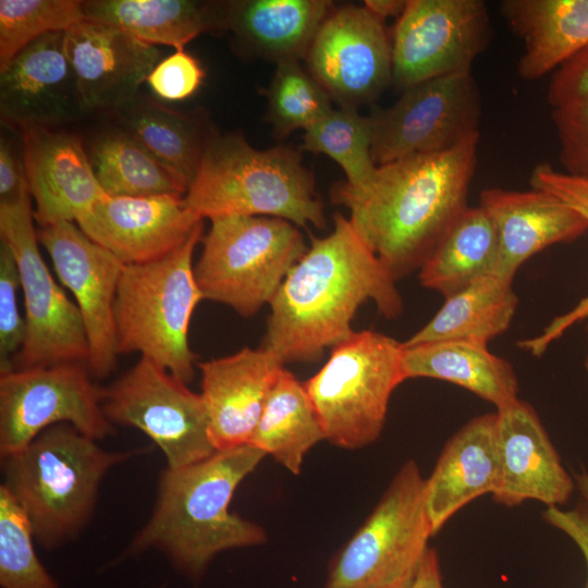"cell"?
Returning a JSON list of instances; mask_svg holds the SVG:
<instances>
[{
	"mask_svg": "<svg viewBox=\"0 0 588 588\" xmlns=\"http://www.w3.org/2000/svg\"><path fill=\"white\" fill-rule=\"evenodd\" d=\"M383 20L363 5L329 13L306 59L309 73L338 101L357 109L392 83V47Z\"/></svg>",
	"mask_w": 588,
	"mask_h": 588,
	"instance_id": "obj_15",
	"label": "cell"
},
{
	"mask_svg": "<svg viewBox=\"0 0 588 588\" xmlns=\"http://www.w3.org/2000/svg\"><path fill=\"white\" fill-rule=\"evenodd\" d=\"M64 33L36 39L0 70L1 120L14 126L47 127L87 113L64 48Z\"/></svg>",
	"mask_w": 588,
	"mask_h": 588,
	"instance_id": "obj_18",
	"label": "cell"
},
{
	"mask_svg": "<svg viewBox=\"0 0 588 588\" xmlns=\"http://www.w3.org/2000/svg\"><path fill=\"white\" fill-rule=\"evenodd\" d=\"M85 20L115 27L149 45L184 50L197 36L225 29V2L88 0Z\"/></svg>",
	"mask_w": 588,
	"mask_h": 588,
	"instance_id": "obj_27",
	"label": "cell"
},
{
	"mask_svg": "<svg viewBox=\"0 0 588 588\" xmlns=\"http://www.w3.org/2000/svg\"><path fill=\"white\" fill-rule=\"evenodd\" d=\"M409 588H444L438 553L429 548L412 579Z\"/></svg>",
	"mask_w": 588,
	"mask_h": 588,
	"instance_id": "obj_45",
	"label": "cell"
},
{
	"mask_svg": "<svg viewBox=\"0 0 588 588\" xmlns=\"http://www.w3.org/2000/svg\"><path fill=\"white\" fill-rule=\"evenodd\" d=\"M500 12L524 42V79L542 77L588 46V0H504Z\"/></svg>",
	"mask_w": 588,
	"mask_h": 588,
	"instance_id": "obj_25",
	"label": "cell"
},
{
	"mask_svg": "<svg viewBox=\"0 0 588 588\" xmlns=\"http://www.w3.org/2000/svg\"><path fill=\"white\" fill-rule=\"evenodd\" d=\"M333 231L313 238L270 303L261 348L287 363H313L353 334L360 305L372 301L388 319L403 301L395 280L364 243L350 220L333 216Z\"/></svg>",
	"mask_w": 588,
	"mask_h": 588,
	"instance_id": "obj_1",
	"label": "cell"
},
{
	"mask_svg": "<svg viewBox=\"0 0 588 588\" xmlns=\"http://www.w3.org/2000/svg\"><path fill=\"white\" fill-rule=\"evenodd\" d=\"M211 442L217 451L249 444L269 390L284 365L261 347L198 364Z\"/></svg>",
	"mask_w": 588,
	"mask_h": 588,
	"instance_id": "obj_23",
	"label": "cell"
},
{
	"mask_svg": "<svg viewBox=\"0 0 588 588\" xmlns=\"http://www.w3.org/2000/svg\"><path fill=\"white\" fill-rule=\"evenodd\" d=\"M267 97L268 119L278 137L308 128L332 109L328 91L298 61L277 63Z\"/></svg>",
	"mask_w": 588,
	"mask_h": 588,
	"instance_id": "obj_36",
	"label": "cell"
},
{
	"mask_svg": "<svg viewBox=\"0 0 588 588\" xmlns=\"http://www.w3.org/2000/svg\"><path fill=\"white\" fill-rule=\"evenodd\" d=\"M204 76L205 71L196 58L176 50L156 65L147 84L159 98L179 101L195 94Z\"/></svg>",
	"mask_w": 588,
	"mask_h": 588,
	"instance_id": "obj_41",
	"label": "cell"
},
{
	"mask_svg": "<svg viewBox=\"0 0 588 588\" xmlns=\"http://www.w3.org/2000/svg\"><path fill=\"white\" fill-rule=\"evenodd\" d=\"M186 384L140 357L103 389L105 414L112 424L134 427L148 436L163 452L168 467L197 463L217 450L201 394Z\"/></svg>",
	"mask_w": 588,
	"mask_h": 588,
	"instance_id": "obj_13",
	"label": "cell"
},
{
	"mask_svg": "<svg viewBox=\"0 0 588 588\" xmlns=\"http://www.w3.org/2000/svg\"><path fill=\"white\" fill-rule=\"evenodd\" d=\"M413 577L408 578V579H405V580H402L400 583H396V584H394L392 586H389L387 588H409Z\"/></svg>",
	"mask_w": 588,
	"mask_h": 588,
	"instance_id": "obj_47",
	"label": "cell"
},
{
	"mask_svg": "<svg viewBox=\"0 0 588 588\" xmlns=\"http://www.w3.org/2000/svg\"><path fill=\"white\" fill-rule=\"evenodd\" d=\"M103 389L82 364H59L0 372L1 458L27 446L41 431L69 424L98 441L114 432Z\"/></svg>",
	"mask_w": 588,
	"mask_h": 588,
	"instance_id": "obj_12",
	"label": "cell"
},
{
	"mask_svg": "<svg viewBox=\"0 0 588 588\" xmlns=\"http://www.w3.org/2000/svg\"><path fill=\"white\" fill-rule=\"evenodd\" d=\"M23 162L40 226L76 222L109 197L99 184L82 139L48 127L22 128Z\"/></svg>",
	"mask_w": 588,
	"mask_h": 588,
	"instance_id": "obj_21",
	"label": "cell"
},
{
	"mask_svg": "<svg viewBox=\"0 0 588 588\" xmlns=\"http://www.w3.org/2000/svg\"><path fill=\"white\" fill-rule=\"evenodd\" d=\"M529 183L534 189H541L558 197L588 221V180L558 171L549 163H540L531 171ZM585 318H588V296L568 313L553 319L541 334L522 341L519 346L531 355L539 356L566 329Z\"/></svg>",
	"mask_w": 588,
	"mask_h": 588,
	"instance_id": "obj_38",
	"label": "cell"
},
{
	"mask_svg": "<svg viewBox=\"0 0 588 588\" xmlns=\"http://www.w3.org/2000/svg\"><path fill=\"white\" fill-rule=\"evenodd\" d=\"M327 0H242L225 2V29L240 46L277 63L306 58L322 22Z\"/></svg>",
	"mask_w": 588,
	"mask_h": 588,
	"instance_id": "obj_26",
	"label": "cell"
},
{
	"mask_svg": "<svg viewBox=\"0 0 588 588\" xmlns=\"http://www.w3.org/2000/svg\"><path fill=\"white\" fill-rule=\"evenodd\" d=\"M402 91L392 106L369 115L377 167L448 151L480 136L481 96L470 72L432 78Z\"/></svg>",
	"mask_w": 588,
	"mask_h": 588,
	"instance_id": "obj_11",
	"label": "cell"
},
{
	"mask_svg": "<svg viewBox=\"0 0 588 588\" xmlns=\"http://www.w3.org/2000/svg\"><path fill=\"white\" fill-rule=\"evenodd\" d=\"M37 236L60 282L74 295L88 340V371L108 377L119 356L114 303L124 264L73 222L40 226Z\"/></svg>",
	"mask_w": 588,
	"mask_h": 588,
	"instance_id": "obj_16",
	"label": "cell"
},
{
	"mask_svg": "<svg viewBox=\"0 0 588 588\" xmlns=\"http://www.w3.org/2000/svg\"><path fill=\"white\" fill-rule=\"evenodd\" d=\"M30 524L3 485L0 486V586L59 588L39 561Z\"/></svg>",
	"mask_w": 588,
	"mask_h": 588,
	"instance_id": "obj_37",
	"label": "cell"
},
{
	"mask_svg": "<svg viewBox=\"0 0 588 588\" xmlns=\"http://www.w3.org/2000/svg\"><path fill=\"white\" fill-rule=\"evenodd\" d=\"M407 0H366L364 5L384 21L389 16L400 17Z\"/></svg>",
	"mask_w": 588,
	"mask_h": 588,
	"instance_id": "obj_46",
	"label": "cell"
},
{
	"mask_svg": "<svg viewBox=\"0 0 588 588\" xmlns=\"http://www.w3.org/2000/svg\"><path fill=\"white\" fill-rule=\"evenodd\" d=\"M23 158L2 136L0 143V204L14 203L28 194Z\"/></svg>",
	"mask_w": 588,
	"mask_h": 588,
	"instance_id": "obj_44",
	"label": "cell"
},
{
	"mask_svg": "<svg viewBox=\"0 0 588 588\" xmlns=\"http://www.w3.org/2000/svg\"><path fill=\"white\" fill-rule=\"evenodd\" d=\"M266 454L245 444L216 451L161 475L152 515L132 552L159 549L187 576L199 578L220 552L261 544L265 530L229 510L237 486Z\"/></svg>",
	"mask_w": 588,
	"mask_h": 588,
	"instance_id": "obj_3",
	"label": "cell"
},
{
	"mask_svg": "<svg viewBox=\"0 0 588 588\" xmlns=\"http://www.w3.org/2000/svg\"><path fill=\"white\" fill-rule=\"evenodd\" d=\"M479 206L497 233L492 273L513 282L518 268L544 248L575 241L588 231V221L552 194L531 189L486 188Z\"/></svg>",
	"mask_w": 588,
	"mask_h": 588,
	"instance_id": "obj_22",
	"label": "cell"
},
{
	"mask_svg": "<svg viewBox=\"0 0 588 588\" xmlns=\"http://www.w3.org/2000/svg\"><path fill=\"white\" fill-rule=\"evenodd\" d=\"M34 220L29 193L17 201L0 204V236L16 260L25 306L26 336L15 368L87 367L89 346L82 316L46 266Z\"/></svg>",
	"mask_w": 588,
	"mask_h": 588,
	"instance_id": "obj_10",
	"label": "cell"
},
{
	"mask_svg": "<svg viewBox=\"0 0 588 588\" xmlns=\"http://www.w3.org/2000/svg\"><path fill=\"white\" fill-rule=\"evenodd\" d=\"M585 368H586L587 371H588V354H587L586 359H585Z\"/></svg>",
	"mask_w": 588,
	"mask_h": 588,
	"instance_id": "obj_48",
	"label": "cell"
},
{
	"mask_svg": "<svg viewBox=\"0 0 588 588\" xmlns=\"http://www.w3.org/2000/svg\"><path fill=\"white\" fill-rule=\"evenodd\" d=\"M499 478L495 413L476 416L446 441L431 475L425 480L432 535L469 502L492 494Z\"/></svg>",
	"mask_w": 588,
	"mask_h": 588,
	"instance_id": "obj_24",
	"label": "cell"
},
{
	"mask_svg": "<svg viewBox=\"0 0 588 588\" xmlns=\"http://www.w3.org/2000/svg\"><path fill=\"white\" fill-rule=\"evenodd\" d=\"M564 172L588 180V97L552 108Z\"/></svg>",
	"mask_w": 588,
	"mask_h": 588,
	"instance_id": "obj_40",
	"label": "cell"
},
{
	"mask_svg": "<svg viewBox=\"0 0 588 588\" xmlns=\"http://www.w3.org/2000/svg\"><path fill=\"white\" fill-rule=\"evenodd\" d=\"M95 175L109 197L186 194L185 187L126 132L99 136L90 148Z\"/></svg>",
	"mask_w": 588,
	"mask_h": 588,
	"instance_id": "obj_33",
	"label": "cell"
},
{
	"mask_svg": "<svg viewBox=\"0 0 588 588\" xmlns=\"http://www.w3.org/2000/svg\"><path fill=\"white\" fill-rule=\"evenodd\" d=\"M322 440L326 433L304 383L281 368L249 444L297 475L307 452Z\"/></svg>",
	"mask_w": 588,
	"mask_h": 588,
	"instance_id": "obj_30",
	"label": "cell"
},
{
	"mask_svg": "<svg viewBox=\"0 0 588 588\" xmlns=\"http://www.w3.org/2000/svg\"><path fill=\"white\" fill-rule=\"evenodd\" d=\"M403 343L385 334L353 332L332 347L328 362L304 382L326 440L360 449L380 436L393 391L406 376Z\"/></svg>",
	"mask_w": 588,
	"mask_h": 588,
	"instance_id": "obj_8",
	"label": "cell"
},
{
	"mask_svg": "<svg viewBox=\"0 0 588 588\" xmlns=\"http://www.w3.org/2000/svg\"><path fill=\"white\" fill-rule=\"evenodd\" d=\"M133 453L112 452L69 424L41 431L1 458L4 488L45 549L73 539L89 520L107 471Z\"/></svg>",
	"mask_w": 588,
	"mask_h": 588,
	"instance_id": "obj_4",
	"label": "cell"
},
{
	"mask_svg": "<svg viewBox=\"0 0 588 588\" xmlns=\"http://www.w3.org/2000/svg\"><path fill=\"white\" fill-rule=\"evenodd\" d=\"M126 133L185 187L194 181L209 134L194 118L151 100L118 111Z\"/></svg>",
	"mask_w": 588,
	"mask_h": 588,
	"instance_id": "obj_31",
	"label": "cell"
},
{
	"mask_svg": "<svg viewBox=\"0 0 588 588\" xmlns=\"http://www.w3.org/2000/svg\"><path fill=\"white\" fill-rule=\"evenodd\" d=\"M586 97H588V46L555 70L547 89V100L552 108Z\"/></svg>",
	"mask_w": 588,
	"mask_h": 588,
	"instance_id": "obj_43",
	"label": "cell"
},
{
	"mask_svg": "<svg viewBox=\"0 0 588 588\" xmlns=\"http://www.w3.org/2000/svg\"><path fill=\"white\" fill-rule=\"evenodd\" d=\"M183 198L201 219L267 216L304 228L326 226L323 204L301 156L284 146L256 149L240 134H209Z\"/></svg>",
	"mask_w": 588,
	"mask_h": 588,
	"instance_id": "obj_5",
	"label": "cell"
},
{
	"mask_svg": "<svg viewBox=\"0 0 588 588\" xmlns=\"http://www.w3.org/2000/svg\"><path fill=\"white\" fill-rule=\"evenodd\" d=\"M512 282L486 274L445 297L431 320L405 345L439 341H470L488 344L511 324L517 307Z\"/></svg>",
	"mask_w": 588,
	"mask_h": 588,
	"instance_id": "obj_29",
	"label": "cell"
},
{
	"mask_svg": "<svg viewBox=\"0 0 588 588\" xmlns=\"http://www.w3.org/2000/svg\"><path fill=\"white\" fill-rule=\"evenodd\" d=\"M64 48L87 112L128 106L161 58L156 46L87 20L64 33Z\"/></svg>",
	"mask_w": 588,
	"mask_h": 588,
	"instance_id": "obj_20",
	"label": "cell"
},
{
	"mask_svg": "<svg viewBox=\"0 0 588 588\" xmlns=\"http://www.w3.org/2000/svg\"><path fill=\"white\" fill-rule=\"evenodd\" d=\"M302 148L332 158L346 175L344 183L352 188L366 186L377 170L369 117L360 115L354 108L331 109L305 130Z\"/></svg>",
	"mask_w": 588,
	"mask_h": 588,
	"instance_id": "obj_34",
	"label": "cell"
},
{
	"mask_svg": "<svg viewBox=\"0 0 588 588\" xmlns=\"http://www.w3.org/2000/svg\"><path fill=\"white\" fill-rule=\"evenodd\" d=\"M492 37L482 0H407L391 40L392 83H419L470 72Z\"/></svg>",
	"mask_w": 588,
	"mask_h": 588,
	"instance_id": "obj_14",
	"label": "cell"
},
{
	"mask_svg": "<svg viewBox=\"0 0 588 588\" xmlns=\"http://www.w3.org/2000/svg\"><path fill=\"white\" fill-rule=\"evenodd\" d=\"M183 197H107L76 224L124 265L151 262L179 248L203 223Z\"/></svg>",
	"mask_w": 588,
	"mask_h": 588,
	"instance_id": "obj_17",
	"label": "cell"
},
{
	"mask_svg": "<svg viewBox=\"0 0 588 588\" xmlns=\"http://www.w3.org/2000/svg\"><path fill=\"white\" fill-rule=\"evenodd\" d=\"M194 275L204 299L243 317L271 303L307 250L299 230L274 217L228 216L210 220Z\"/></svg>",
	"mask_w": 588,
	"mask_h": 588,
	"instance_id": "obj_7",
	"label": "cell"
},
{
	"mask_svg": "<svg viewBox=\"0 0 588 588\" xmlns=\"http://www.w3.org/2000/svg\"><path fill=\"white\" fill-rule=\"evenodd\" d=\"M494 225L480 207H467L419 268L422 286L444 297L491 274L497 257Z\"/></svg>",
	"mask_w": 588,
	"mask_h": 588,
	"instance_id": "obj_32",
	"label": "cell"
},
{
	"mask_svg": "<svg viewBox=\"0 0 588 588\" xmlns=\"http://www.w3.org/2000/svg\"><path fill=\"white\" fill-rule=\"evenodd\" d=\"M577 501L573 509L547 507L542 517L547 524L566 535L579 549L586 563L588 588V470L573 474Z\"/></svg>",
	"mask_w": 588,
	"mask_h": 588,
	"instance_id": "obj_42",
	"label": "cell"
},
{
	"mask_svg": "<svg viewBox=\"0 0 588 588\" xmlns=\"http://www.w3.org/2000/svg\"><path fill=\"white\" fill-rule=\"evenodd\" d=\"M479 136L443 152L415 155L377 167L370 183L344 182L332 200L394 280L419 269L467 206Z\"/></svg>",
	"mask_w": 588,
	"mask_h": 588,
	"instance_id": "obj_2",
	"label": "cell"
},
{
	"mask_svg": "<svg viewBox=\"0 0 588 588\" xmlns=\"http://www.w3.org/2000/svg\"><path fill=\"white\" fill-rule=\"evenodd\" d=\"M19 268L9 245L0 242V372L13 369V360L26 336L25 318L17 305Z\"/></svg>",
	"mask_w": 588,
	"mask_h": 588,
	"instance_id": "obj_39",
	"label": "cell"
},
{
	"mask_svg": "<svg viewBox=\"0 0 588 588\" xmlns=\"http://www.w3.org/2000/svg\"><path fill=\"white\" fill-rule=\"evenodd\" d=\"M500 478L491 494L498 504L513 507L527 500L547 507L567 503L575 491L573 475L530 404L518 400L495 411Z\"/></svg>",
	"mask_w": 588,
	"mask_h": 588,
	"instance_id": "obj_19",
	"label": "cell"
},
{
	"mask_svg": "<svg viewBox=\"0 0 588 588\" xmlns=\"http://www.w3.org/2000/svg\"><path fill=\"white\" fill-rule=\"evenodd\" d=\"M85 21L79 0H1L0 70L29 44Z\"/></svg>",
	"mask_w": 588,
	"mask_h": 588,
	"instance_id": "obj_35",
	"label": "cell"
},
{
	"mask_svg": "<svg viewBox=\"0 0 588 588\" xmlns=\"http://www.w3.org/2000/svg\"><path fill=\"white\" fill-rule=\"evenodd\" d=\"M425 478L406 461L354 536L331 560L322 588H387L412 578L432 535Z\"/></svg>",
	"mask_w": 588,
	"mask_h": 588,
	"instance_id": "obj_9",
	"label": "cell"
},
{
	"mask_svg": "<svg viewBox=\"0 0 588 588\" xmlns=\"http://www.w3.org/2000/svg\"><path fill=\"white\" fill-rule=\"evenodd\" d=\"M201 232L203 223L161 259L124 265L114 303L119 355L139 353L185 383L197 358L188 342L191 318L204 299L193 264Z\"/></svg>",
	"mask_w": 588,
	"mask_h": 588,
	"instance_id": "obj_6",
	"label": "cell"
},
{
	"mask_svg": "<svg viewBox=\"0 0 588 588\" xmlns=\"http://www.w3.org/2000/svg\"><path fill=\"white\" fill-rule=\"evenodd\" d=\"M406 379L432 378L462 387L497 409L518 401V381L512 365L491 353L487 344L439 341L405 345Z\"/></svg>",
	"mask_w": 588,
	"mask_h": 588,
	"instance_id": "obj_28",
	"label": "cell"
}]
</instances>
